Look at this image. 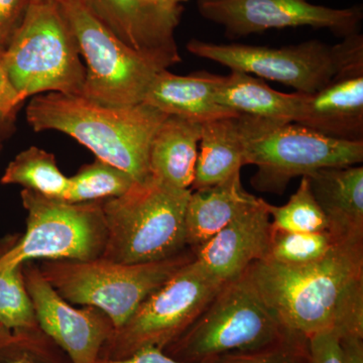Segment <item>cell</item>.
Here are the masks:
<instances>
[{
    "instance_id": "6da1fadb",
    "label": "cell",
    "mask_w": 363,
    "mask_h": 363,
    "mask_svg": "<svg viewBox=\"0 0 363 363\" xmlns=\"http://www.w3.org/2000/svg\"><path fill=\"white\" fill-rule=\"evenodd\" d=\"M286 330L309 339L333 331L363 337V240L339 241L318 262H255L245 272Z\"/></svg>"
},
{
    "instance_id": "7a4b0ae2",
    "label": "cell",
    "mask_w": 363,
    "mask_h": 363,
    "mask_svg": "<svg viewBox=\"0 0 363 363\" xmlns=\"http://www.w3.org/2000/svg\"><path fill=\"white\" fill-rule=\"evenodd\" d=\"M168 116L143 102L107 106L57 92L35 95L26 107V121L33 130L66 133L136 182L150 176V143Z\"/></svg>"
},
{
    "instance_id": "3957f363",
    "label": "cell",
    "mask_w": 363,
    "mask_h": 363,
    "mask_svg": "<svg viewBox=\"0 0 363 363\" xmlns=\"http://www.w3.org/2000/svg\"><path fill=\"white\" fill-rule=\"evenodd\" d=\"M191 192L150 176L135 182L123 195L104 200L107 238L101 257L145 264L187 250L185 214Z\"/></svg>"
},
{
    "instance_id": "277c9868",
    "label": "cell",
    "mask_w": 363,
    "mask_h": 363,
    "mask_svg": "<svg viewBox=\"0 0 363 363\" xmlns=\"http://www.w3.org/2000/svg\"><path fill=\"white\" fill-rule=\"evenodd\" d=\"M190 248L169 259L145 264H121L99 257L91 260H43V277L72 305L101 310L123 326L138 306L194 259Z\"/></svg>"
},
{
    "instance_id": "5b68a950",
    "label": "cell",
    "mask_w": 363,
    "mask_h": 363,
    "mask_svg": "<svg viewBox=\"0 0 363 363\" xmlns=\"http://www.w3.org/2000/svg\"><path fill=\"white\" fill-rule=\"evenodd\" d=\"M80 55L61 6L30 1L4 59L11 84L26 99L49 92L82 95L86 67Z\"/></svg>"
},
{
    "instance_id": "8992f818",
    "label": "cell",
    "mask_w": 363,
    "mask_h": 363,
    "mask_svg": "<svg viewBox=\"0 0 363 363\" xmlns=\"http://www.w3.org/2000/svg\"><path fill=\"white\" fill-rule=\"evenodd\" d=\"M286 332L245 272L224 284L194 323L164 352L183 363H211L230 353L266 346Z\"/></svg>"
},
{
    "instance_id": "52a82bcc",
    "label": "cell",
    "mask_w": 363,
    "mask_h": 363,
    "mask_svg": "<svg viewBox=\"0 0 363 363\" xmlns=\"http://www.w3.org/2000/svg\"><path fill=\"white\" fill-rule=\"evenodd\" d=\"M187 50L199 58L216 62L230 71H240L313 94L336 75L351 67L363 66L362 33L343 38L334 45L318 40L274 48L242 44H213L189 40Z\"/></svg>"
},
{
    "instance_id": "ba28073f",
    "label": "cell",
    "mask_w": 363,
    "mask_h": 363,
    "mask_svg": "<svg viewBox=\"0 0 363 363\" xmlns=\"http://www.w3.org/2000/svg\"><path fill=\"white\" fill-rule=\"evenodd\" d=\"M245 164H253V187L281 195L297 177L363 162V140H335L301 124L272 123L240 116Z\"/></svg>"
},
{
    "instance_id": "9c48e42d",
    "label": "cell",
    "mask_w": 363,
    "mask_h": 363,
    "mask_svg": "<svg viewBox=\"0 0 363 363\" xmlns=\"http://www.w3.org/2000/svg\"><path fill=\"white\" fill-rule=\"evenodd\" d=\"M26 233L0 257V271L33 259L91 260L104 255L107 231L102 201L72 203L21 191Z\"/></svg>"
},
{
    "instance_id": "30bf717a",
    "label": "cell",
    "mask_w": 363,
    "mask_h": 363,
    "mask_svg": "<svg viewBox=\"0 0 363 363\" xmlns=\"http://www.w3.org/2000/svg\"><path fill=\"white\" fill-rule=\"evenodd\" d=\"M223 285L194 257L147 296L123 326L114 329L100 358L119 359L145 347L164 350L194 323Z\"/></svg>"
},
{
    "instance_id": "8fae6325",
    "label": "cell",
    "mask_w": 363,
    "mask_h": 363,
    "mask_svg": "<svg viewBox=\"0 0 363 363\" xmlns=\"http://www.w3.org/2000/svg\"><path fill=\"white\" fill-rule=\"evenodd\" d=\"M86 62L81 96L107 106L143 104L164 67L124 44L94 16L83 0L60 4Z\"/></svg>"
},
{
    "instance_id": "7c38bea8",
    "label": "cell",
    "mask_w": 363,
    "mask_h": 363,
    "mask_svg": "<svg viewBox=\"0 0 363 363\" xmlns=\"http://www.w3.org/2000/svg\"><path fill=\"white\" fill-rule=\"evenodd\" d=\"M197 9L233 38L302 26L327 28L346 38L359 33L363 20L362 6L332 9L307 0H197Z\"/></svg>"
},
{
    "instance_id": "4fadbf2b",
    "label": "cell",
    "mask_w": 363,
    "mask_h": 363,
    "mask_svg": "<svg viewBox=\"0 0 363 363\" xmlns=\"http://www.w3.org/2000/svg\"><path fill=\"white\" fill-rule=\"evenodd\" d=\"M26 290L38 325L70 358L72 363H97L114 325L94 307H74L43 277L39 267L23 264Z\"/></svg>"
},
{
    "instance_id": "5bb4252c",
    "label": "cell",
    "mask_w": 363,
    "mask_h": 363,
    "mask_svg": "<svg viewBox=\"0 0 363 363\" xmlns=\"http://www.w3.org/2000/svg\"><path fill=\"white\" fill-rule=\"evenodd\" d=\"M119 40L164 68L181 62L175 39L182 16L164 13L145 0H83Z\"/></svg>"
},
{
    "instance_id": "9a60e30c",
    "label": "cell",
    "mask_w": 363,
    "mask_h": 363,
    "mask_svg": "<svg viewBox=\"0 0 363 363\" xmlns=\"http://www.w3.org/2000/svg\"><path fill=\"white\" fill-rule=\"evenodd\" d=\"M271 217L267 201L257 198L195 252V259L222 284L240 278L248 267L266 259L271 240Z\"/></svg>"
},
{
    "instance_id": "2e32d148",
    "label": "cell",
    "mask_w": 363,
    "mask_h": 363,
    "mask_svg": "<svg viewBox=\"0 0 363 363\" xmlns=\"http://www.w3.org/2000/svg\"><path fill=\"white\" fill-rule=\"evenodd\" d=\"M295 123L335 140H363V67L339 72L313 94H303Z\"/></svg>"
},
{
    "instance_id": "e0dca14e",
    "label": "cell",
    "mask_w": 363,
    "mask_h": 363,
    "mask_svg": "<svg viewBox=\"0 0 363 363\" xmlns=\"http://www.w3.org/2000/svg\"><path fill=\"white\" fill-rule=\"evenodd\" d=\"M216 82L217 75L208 72L180 76L164 69L152 80L143 104L167 116L182 117L201 124L222 117L238 116L217 104Z\"/></svg>"
},
{
    "instance_id": "ac0fdd59",
    "label": "cell",
    "mask_w": 363,
    "mask_h": 363,
    "mask_svg": "<svg viewBox=\"0 0 363 363\" xmlns=\"http://www.w3.org/2000/svg\"><path fill=\"white\" fill-rule=\"evenodd\" d=\"M307 177L329 231L340 240H363V167L322 169Z\"/></svg>"
},
{
    "instance_id": "d6986e66",
    "label": "cell",
    "mask_w": 363,
    "mask_h": 363,
    "mask_svg": "<svg viewBox=\"0 0 363 363\" xmlns=\"http://www.w3.org/2000/svg\"><path fill=\"white\" fill-rule=\"evenodd\" d=\"M302 93L274 90L266 81L240 71L217 76V104L238 116H247L272 123H295Z\"/></svg>"
},
{
    "instance_id": "ffe728a7",
    "label": "cell",
    "mask_w": 363,
    "mask_h": 363,
    "mask_svg": "<svg viewBox=\"0 0 363 363\" xmlns=\"http://www.w3.org/2000/svg\"><path fill=\"white\" fill-rule=\"evenodd\" d=\"M202 124L169 116L150 143V175L169 187H192L199 154Z\"/></svg>"
},
{
    "instance_id": "44dd1931",
    "label": "cell",
    "mask_w": 363,
    "mask_h": 363,
    "mask_svg": "<svg viewBox=\"0 0 363 363\" xmlns=\"http://www.w3.org/2000/svg\"><path fill=\"white\" fill-rule=\"evenodd\" d=\"M257 200L243 188L240 174L214 187L192 191L185 214L187 247L196 252Z\"/></svg>"
},
{
    "instance_id": "7402d4cb",
    "label": "cell",
    "mask_w": 363,
    "mask_h": 363,
    "mask_svg": "<svg viewBox=\"0 0 363 363\" xmlns=\"http://www.w3.org/2000/svg\"><path fill=\"white\" fill-rule=\"evenodd\" d=\"M199 147L191 191L214 187L240 174L245 160L240 116L202 123Z\"/></svg>"
},
{
    "instance_id": "603a6c76",
    "label": "cell",
    "mask_w": 363,
    "mask_h": 363,
    "mask_svg": "<svg viewBox=\"0 0 363 363\" xmlns=\"http://www.w3.org/2000/svg\"><path fill=\"white\" fill-rule=\"evenodd\" d=\"M0 183L20 185L54 199L65 200L69 177L62 173L52 152L30 147L16 155L6 167Z\"/></svg>"
},
{
    "instance_id": "cb8c5ba5",
    "label": "cell",
    "mask_w": 363,
    "mask_h": 363,
    "mask_svg": "<svg viewBox=\"0 0 363 363\" xmlns=\"http://www.w3.org/2000/svg\"><path fill=\"white\" fill-rule=\"evenodd\" d=\"M135 182L123 169L96 159L69 178L65 200L72 203L104 201L123 195Z\"/></svg>"
},
{
    "instance_id": "d4e9b609",
    "label": "cell",
    "mask_w": 363,
    "mask_h": 363,
    "mask_svg": "<svg viewBox=\"0 0 363 363\" xmlns=\"http://www.w3.org/2000/svg\"><path fill=\"white\" fill-rule=\"evenodd\" d=\"M341 240L331 231L286 233L272 230L267 260L284 266H303L323 259Z\"/></svg>"
},
{
    "instance_id": "484cf974",
    "label": "cell",
    "mask_w": 363,
    "mask_h": 363,
    "mask_svg": "<svg viewBox=\"0 0 363 363\" xmlns=\"http://www.w3.org/2000/svg\"><path fill=\"white\" fill-rule=\"evenodd\" d=\"M272 230L286 233H317L329 230L323 210L318 204L308 177H302L297 191L283 206L267 202Z\"/></svg>"
},
{
    "instance_id": "4316f807",
    "label": "cell",
    "mask_w": 363,
    "mask_h": 363,
    "mask_svg": "<svg viewBox=\"0 0 363 363\" xmlns=\"http://www.w3.org/2000/svg\"><path fill=\"white\" fill-rule=\"evenodd\" d=\"M0 363H72L70 358L38 326H0Z\"/></svg>"
},
{
    "instance_id": "83f0119b",
    "label": "cell",
    "mask_w": 363,
    "mask_h": 363,
    "mask_svg": "<svg viewBox=\"0 0 363 363\" xmlns=\"http://www.w3.org/2000/svg\"><path fill=\"white\" fill-rule=\"evenodd\" d=\"M0 326L13 330L38 326L23 264L0 271Z\"/></svg>"
},
{
    "instance_id": "f1b7e54d",
    "label": "cell",
    "mask_w": 363,
    "mask_h": 363,
    "mask_svg": "<svg viewBox=\"0 0 363 363\" xmlns=\"http://www.w3.org/2000/svg\"><path fill=\"white\" fill-rule=\"evenodd\" d=\"M308 338L288 331L274 342L257 350L224 355L211 363H308Z\"/></svg>"
},
{
    "instance_id": "f546056e",
    "label": "cell",
    "mask_w": 363,
    "mask_h": 363,
    "mask_svg": "<svg viewBox=\"0 0 363 363\" xmlns=\"http://www.w3.org/2000/svg\"><path fill=\"white\" fill-rule=\"evenodd\" d=\"M30 0H0V51H6L28 11Z\"/></svg>"
},
{
    "instance_id": "4dcf8cb0",
    "label": "cell",
    "mask_w": 363,
    "mask_h": 363,
    "mask_svg": "<svg viewBox=\"0 0 363 363\" xmlns=\"http://www.w3.org/2000/svg\"><path fill=\"white\" fill-rule=\"evenodd\" d=\"M339 337L336 332L329 331L308 339V363H342Z\"/></svg>"
},
{
    "instance_id": "1f68e13d",
    "label": "cell",
    "mask_w": 363,
    "mask_h": 363,
    "mask_svg": "<svg viewBox=\"0 0 363 363\" xmlns=\"http://www.w3.org/2000/svg\"><path fill=\"white\" fill-rule=\"evenodd\" d=\"M4 51H0V114L18 116L25 98L14 89L7 75L4 59Z\"/></svg>"
},
{
    "instance_id": "d6a6232c",
    "label": "cell",
    "mask_w": 363,
    "mask_h": 363,
    "mask_svg": "<svg viewBox=\"0 0 363 363\" xmlns=\"http://www.w3.org/2000/svg\"><path fill=\"white\" fill-rule=\"evenodd\" d=\"M97 363H183L169 357L164 350L156 347H145L136 351L130 357L119 358V359H109V358H99Z\"/></svg>"
},
{
    "instance_id": "836d02e7",
    "label": "cell",
    "mask_w": 363,
    "mask_h": 363,
    "mask_svg": "<svg viewBox=\"0 0 363 363\" xmlns=\"http://www.w3.org/2000/svg\"><path fill=\"white\" fill-rule=\"evenodd\" d=\"M342 363H363V337L345 335L339 337Z\"/></svg>"
},
{
    "instance_id": "e575fe53",
    "label": "cell",
    "mask_w": 363,
    "mask_h": 363,
    "mask_svg": "<svg viewBox=\"0 0 363 363\" xmlns=\"http://www.w3.org/2000/svg\"><path fill=\"white\" fill-rule=\"evenodd\" d=\"M145 1L164 13L183 16L184 4L188 0H145Z\"/></svg>"
},
{
    "instance_id": "d590c367",
    "label": "cell",
    "mask_w": 363,
    "mask_h": 363,
    "mask_svg": "<svg viewBox=\"0 0 363 363\" xmlns=\"http://www.w3.org/2000/svg\"><path fill=\"white\" fill-rule=\"evenodd\" d=\"M16 116H1L0 114V157L4 150V143L16 130Z\"/></svg>"
},
{
    "instance_id": "8d00e7d4",
    "label": "cell",
    "mask_w": 363,
    "mask_h": 363,
    "mask_svg": "<svg viewBox=\"0 0 363 363\" xmlns=\"http://www.w3.org/2000/svg\"><path fill=\"white\" fill-rule=\"evenodd\" d=\"M20 236L21 234H7L4 238H0V257L16 245Z\"/></svg>"
},
{
    "instance_id": "74e56055",
    "label": "cell",
    "mask_w": 363,
    "mask_h": 363,
    "mask_svg": "<svg viewBox=\"0 0 363 363\" xmlns=\"http://www.w3.org/2000/svg\"><path fill=\"white\" fill-rule=\"evenodd\" d=\"M30 1L52 2V4H61L64 0H30Z\"/></svg>"
}]
</instances>
